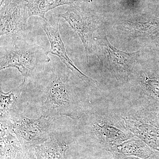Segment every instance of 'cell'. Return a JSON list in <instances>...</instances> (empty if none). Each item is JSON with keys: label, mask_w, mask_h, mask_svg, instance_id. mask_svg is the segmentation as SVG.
<instances>
[{"label": "cell", "mask_w": 159, "mask_h": 159, "mask_svg": "<svg viewBox=\"0 0 159 159\" xmlns=\"http://www.w3.org/2000/svg\"><path fill=\"white\" fill-rule=\"evenodd\" d=\"M79 119L80 135L107 152L111 147L134 137L121 116L106 100L96 103Z\"/></svg>", "instance_id": "obj_1"}, {"label": "cell", "mask_w": 159, "mask_h": 159, "mask_svg": "<svg viewBox=\"0 0 159 159\" xmlns=\"http://www.w3.org/2000/svg\"><path fill=\"white\" fill-rule=\"evenodd\" d=\"M70 74L56 69L48 78L44 86L46 99L41 107L42 115L45 118L54 120L68 117L78 120L94 105L74 89Z\"/></svg>", "instance_id": "obj_2"}, {"label": "cell", "mask_w": 159, "mask_h": 159, "mask_svg": "<svg viewBox=\"0 0 159 159\" xmlns=\"http://www.w3.org/2000/svg\"><path fill=\"white\" fill-rule=\"evenodd\" d=\"M119 114L134 136L159 152V108L127 109Z\"/></svg>", "instance_id": "obj_3"}, {"label": "cell", "mask_w": 159, "mask_h": 159, "mask_svg": "<svg viewBox=\"0 0 159 159\" xmlns=\"http://www.w3.org/2000/svg\"><path fill=\"white\" fill-rule=\"evenodd\" d=\"M48 54L34 46L15 44L13 47L1 49L0 70L15 68L26 79L39 65L50 61Z\"/></svg>", "instance_id": "obj_4"}, {"label": "cell", "mask_w": 159, "mask_h": 159, "mask_svg": "<svg viewBox=\"0 0 159 159\" xmlns=\"http://www.w3.org/2000/svg\"><path fill=\"white\" fill-rule=\"evenodd\" d=\"M53 120L42 115L36 119L21 116L17 120L11 122V130L23 147L34 148L50 139Z\"/></svg>", "instance_id": "obj_5"}, {"label": "cell", "mask_w": 159, "mask_h": 159, "mask_svg": "<svg viewBox=\"0 0 159 159\" xmlns=\"http://www.w3.org/2000/svg\"><path fill=\"white\" fill-rule=\"evenodd\" d=\"M99 43L107 60V68L111 76L121 83L130 81L140 51L127 52L118 50L111 45L104 34Z\"/></svg>", "instance_id": "obj_6"}, {"label": "cell", "mask_w": 159, "mask_h": 159, "mask_svg": "<svg viewBox=\"0 0 159 159\" xmlns=\"http://www.w3.org/2000/svg\"><path fill=\"white\" fill-rule=\"evenodd\" d=\"M28 0H11L1 6L0 35H15L25 29L29 17Z\"/></svg>", "instance_id": "obj_7"}, {"label": "cell", "mask_w": 159, "mask_h": 159, "mask_svg": "<svg viewBox=\"0 0 159 159\" xmlns=\"http://www.w3.org/2000/svg\"><path fill=\"white\" fill-rule=\"evenodd\" d=\"M60 18L58 14H52L48 18L43 20V29L51 44V48L48 51V54L51 53L59 57L61 62L67 68L80 77L84 79H92L80 70L68 55L59 33L58 25Z\"/></svg>", "instance_id": "obj_8"}, {"label": "cell", "mask_w": 159, "mask_h": 159, "mask_svg": "<svg viewBox=\"0 0 159 159\" xmlns=\"http://www.w3.org/2000/svg\"><path fill=\"white\" fill-rule=\"evenodd\" d=\"M58 15L65 20L78 34L88 55V51L93 45V34L98 27V21L93 16L78 11L74 7H69L65 12Z\"/></svg>", "instance_id": "obj_9"}, {"label": "cell", "mask_w": 159, "mask_h": 159, "mask_svg": "<svg viewBox=\"0 0 159 159\" xmlns=\"http://www.w3.org/2000/svg\"><path fill=\"white\" fill-rule=\"evenodd\" d=\"M72 141L51 133L50 139L34 148L36 159H66V152Z\"/></svg>", "instance_id": "obj_10"}, {"label": "cell", "mask_w": 159, "mask_h": 159, "mask_svg": "<svg viewBox=\"0 0 159 159\" xmlns=\"http://www.w3.org/2000/svg\"><path fill=\"white\" fill-rule=\"evenodd\" d=\"M26 78L20 85L8 93H4L1 89V120H9L20 117L24 109L22 92L25 86Z\"/></svg>", "instance_id": "obj_11"}, {"label": "cell", "mask_w": 159, "mask_h": 159, "mask_svg": "<svg viewBox=\"0 0 159 159\" xmlns=\"http://www.w3.org/2000/svg\"><path fill=\"white\" fill-rule=\"evenodd\" d=\"M155 150L136 136L125 141L120 145L111 147L107 152L113 155L134 157L140 158L149 157Z\"/></svg>", "instance_id": "obj_12"}, {"label": "cell", "mask_w": 159, "mask_h": 159, "mask_svg": "<svg viewBox=\"0 0 159 159\" xmlns=\"http://www.w3.org/2000/svg\"><path fill=\"white\" fill-rule=\"evenodd\" d=\"M11 120H1V159H15L24 147L12 134Z\"/></svg>", "instance_id": "obj_13"}, {"label": "cell", "mask_w": 159, "mask_h": 159, "mask_svg": "<svg viewBox=\"0 0 159 159\" xmlns=\"http://www.w3.org/2000/svg\"><path fill=\"white\" fill-rule=\"evenodd\" d=\"M81 0H29L28 6L31 16H37L46 20V12L59 6L68 5L74 7V5Z\"/></svg>", "instance_id": "obj_14"}, {"label": "cell", "mask_w": 159, "mask_h": 159, "mask_svg": "<svg viewBox=\"0 0 159 159\" xmlns=\"http://www.w3.org/2000/svg\"><path fill=\"white\" fill-rule=\"evenodd\" d=\"M33 148H26L24 149L20 152L15 159H36L35 152L34 153Z\"/></svg>", "instance_id": "obj_15"}, {"label": "cell", "mask_w": 159, "mask_h": 159, "mask_svg": "<svg viewBox=\"0 0 159 159\" xmlns=\"http://www.w3.org/2000/svg\"><path fill=\"white\" fill-rule=\"evenodd\" d=\"M115 159H159V152L155 150L154 152L149 157L143 159L134 157H128L125 156L113 155Z\"/></svg>", "instance_id": "obj_16"}, {"label": "cell", "mask_w": 159, "mask_h": 159, "mask_svg": "<svg viewBox=\"0 0 159 159\" xmlns=\"http://www.w3.org/2000/svg\"><path fill=\"white\" fill-rule=\"evenodd\" d=\"M107 159H114L112 155L111 154H110V155L109 156L108 158H107Z\"/></svg>", "instance_id": "obj_17"}, {"label": "cell", "mask_w": 159, "mask_h": 159, "mask_svg": "<svg viewBox=\"0 0 159 159\" xmlns=\"http://www.w3.org/2000/svg\"></svg>", "instance_id": "obj_18"}, {"label": "cell", "mask_w": 159, "mask_h": 159, "mask_svg": "<svg viewBox=\"0 0 159 159\" xmlns=\"http://www.w3.org/2000/svg\"></svg>", "instance_id": "obj_19"}]
</instances>
